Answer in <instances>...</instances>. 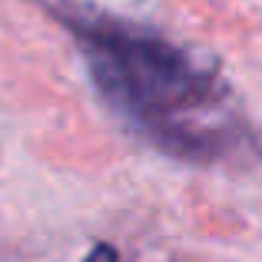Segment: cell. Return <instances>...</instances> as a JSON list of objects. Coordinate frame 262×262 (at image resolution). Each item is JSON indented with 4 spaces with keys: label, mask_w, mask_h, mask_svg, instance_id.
Wrapping results in <instances>:
<instances>
[{
    "label": "cell",
    "mask_w": 262,
    "mask_h": 262,
    "mask_svg": "<svg viewBox=\"0 0 262 262\" xmlns=\"http://www.w3.org/2000/svg\"><path fill=\"white\" fill-rule=\"evenodd\" d=\"M83 262H120V252H116L110 243H96Z\"/></svg>",
    "instance_id": "cell-2"
},
{
    "label": "cell",
    "mask_w": 262,
    "mask_h": 262,
    "mask_svg": "<svg viewBox=\"0 0 262 262\" xmlns=\"http://www.w3.org/2000/svg\"><path fill=\"white\" fill-rule=\"evenodd\" d=\"M67 27L100 96L149 146L203 166L259 156L229 86L166 37L100 13H70Z\"/></svg>",
    "instance_id": "cell-1"
}]
</instances>
